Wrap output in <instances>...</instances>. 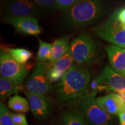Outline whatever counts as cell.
Wrapping results in <instances>:
<instances>
[{
  "label": "cell",
  "instance_id": "cell-9",
  "mask_svg": "<svg viewBox=\"0 0 125 125\" xmlns=\"http://www.w3.org/2000/svg\"><path fill=\"white\" fill-rule=\"evenodd\" d=\"M4 10L7 16L36 19L41 15L43 10L32 0H5Z\"/></svg>",
  "mask_w": 125,
  "mask_h": 125
},
{
  "label": "cell",
  "instance_id": "cell-23",
  "mask_svg": "<svg viewBox=\"0 0 125 125\" xmlns=\"http://www.w3.org/2000/svg\"><path fill=\"white\" fill-rule=\"evenodd\" d=\"M81 0H56L57 9L64 12Z\"/></svg>",
  "mask_w": 125,
  "mask_h": 125
},
{
  "label": "cell",
  "instance_id": "cell-24",
  "mask_svg": "<svg viewBox=\"0 0 125 125\" xmlns=\"http://www.w3.org/2000/svg\"><path fill=\"white\" fill-rule=\"evenodd\" d=\"M10 116L16 125H28L26 116L23 114L11 113Z\"/></svg>",
  "mask_w": 125,
  "mask_h": 125
},
{
  "label": "cell",
  "instance_id": "cell-20",
  "mask_svg": "<svg viewBox=\"0 0 125 125\" xmlns=\"http://www.w3.org/2000/svg\"><path fill=\"white\" fill-rule=\"evenodd\" d=\"M62 121L64 125H87L81 112L78 110L65 113Z\"/></svg>",
  "mask_w": 125,
  "mask_h": 125
},
{
  "label": "cell",
  "instance_id": "cell-26",
  "mask_svg": "<svg viewBox=\"0 0 125 125\" xmlns=\"http://www.w3.org/2000/svg\"><path fill=\"white\" fill-rule=\"evenodd\" d=\"M119 117L121 125H125V111L122 112L119 115Z\"/></svg>",
  "mask_w": 125,
  "mask_h": 125
},
{
  "label": "cell",
  "instance_id": "cell-21",
  "mask_svg": "<svg viewBox=\"0 0 125 125\" xmlns=\"http://www.w3.org/2000/svg\"><path fill=\"white\" fill-rule=\"evenodd\" d=\"M10 114L4 103H0V125H16L12 121Z\"/></svg>",
  "mask_w": 125,
  "mask_h": 125
},
{
  "label": "cell",
  "instance_id": "cell-4",
  "mask_svg": "<svg viewBox=\"0 0 125 125\" xmlns=\"http://www.w3.org/2000/svg\"><path fill=\"white\" fill-rule=\"evenodd\" d=\"M97 92L93 91L82 98L80 112L87 125H110L112 116L106 113L96 103Z\"/></svg>",
  "mask_w": 125,
  "mask_h": 125
},
{
  "label": "cell",
  "instance_id": "cell-18",
  "mask_svg": "<svg viewBox=\"0 0 125 125\" xmlns=\"http://www.w3.org/2000/svg\"><path fill=\"white\" fill-rule=\"evenodd\" d=\"M53 43L39 40V48L37 55V63H45L49 62L52 57Z\"/></svg>",
  "mask_w": 125,
  "mask_h": 125
},
{
  "label": "cell",
  "instance_id": "cell-16",
  "mask_svg": "<svg viewBox=\"0 0 125 125\" xmlns=\"http://www.w3.org/2000/svg\"><path fill=\"white\" fill-rule=\"evenodd\" d=\"M20 85H16L11 81L1 76V78H0V97L1 99H5L10 95L18 93L21 90Z\"/></svg>",
  "mask_w": 125,
  "mask_h": 125
},
{
  "label": "cell",
  "instance_id": "cell-22",
  "mask_svg": "<svg viewBox=\"0 0 125 125\" xmlns=\"http://www.w3.org/2000/svg\"><path fill=\"white\" fill-rule=\"evenodd\" d=\"M43 10L54 12L57 9L56 0H32Z\"/></svg>",
  "mask_w": 125,
  "mask_h": 125
},
{
  "label": "cell",
  "instance_id": "cell-6",
  "mask_svg": "<svg viewBox=\"0 0 125 125\" xmlns=\"http://www.w3.org/2000/svg\"><path fill=\"white\" fill-rule=\"evenodd\" d=\"M93 30L103 40L125 49V26L118 21L115 12L105 22L94 27Z\"/></svg>",
  "mask_w": 125,
  "mask_h": 125
},
{
  "label": "cell",
  "instance_id": "cell-1",
  "mask_svg": "<svg viewBox=\"0 0 125 125\" xmlns=\"http://www.w3.org/2000/svg\"><path fill=\"white\" fill-rule=\"evenodd\" d=\"M91 73L86 66L73 65L56 85V94L59 99L68 101L86 95Z\"/></svg>",
  "mask_w": 125,
  "mask_h": 125
},
{
  "label": "cell",
  "instance_id": "cell-19",
  "mask_svg": "<svg viewBox=\"0 0 125 125\" xmlns=\"http://www.w3.org/2000/svg\"><path fill=\"white\" fill-rule=\"evenodd\" d=\"M7 53H9L17 62L24 65L31 57L32 53L29 50L24 48H9Z\"/></svg>",
  "mask_w": 125,
  "mask_h": 125
},
{
  "label": "cell",
  "instance_id": "cell-8",
  "mask_svg": "<svg viewBox=\"0 0 125 125\" xmlns=\"http://www.w3.org/2000/svg\"><path fill=\"white\" fill-rule=\"evenodd\" d=\"M48 64L37 63L26 83L27 91L31 93L46 94L52 89V83L48 76Z\"/></svg>",
  "mask_w": 125,
  "mask_h": 125
},
{
  "label": "cell",
  "instance_id": "cell-3",
  "mask_svg": "<svg viewBox=\"0 0 125 125\" xmlns=\"http://www.w3.org/2000/svg\"><path fill=\"white\" fill-rule=\"evenodd\" d=\"M70 51L74 62L78 65H91L97 60L98 49L93 37L87 33H83L70 43Z\"/></svg>",
  "mask_w": 125,
  "mask_h": 125
},
{
  "label": "cell",
  "instance_id": "cell-25",
  "mask_svg": "<svg viewBox=\"0 0 125 125\" xmlns=\"http://www.w3.org/2000/svg\"><path fill=\"white\" fill-rule=\"evenodd\" d=\"M115 13L118 21L125 26V8L115 12Z\"/></svg>",
  "mask_w": 125,
  "mask_h": 125
},
{
  "label": "cell",
  "instance_id": "cell-15",
  "mask_svg": "<svg viewBox=\"0 0 125 125\" xmlns=\"http://www.w3.org/2000/svg\"><path fill=\"white\" fill-rule=\"evenodd\" d=\"M70 49L69 37H62L55 40L53 43L52 57L48 62V65L63 56Z\"/></svg>",
  "mask_w": 125,
  "mask_h": 125
},
{
  "label": "cell",
  "instance_id": "cell-12",
  "mask_svg": "<svg viewBox=\"0 0 125 125\" xmlns=\"http://www.w3.org/2000/svg\"><path fill=\"white\" fill-rule=\"evenodd\" d=\"M5 21L13 26L16 30L26 35L37 36L42 32L41 28L36 18L7 16Z\"/></svg>",
  "mask_w": 125,
  "mask_h": 125
},
{
  "label": "cell",
  "instance_id": "cell-13",
  "mask_svg": "<svg viewBox=\"0 0 125 125\" xmlns=\"http://www.w3.org/2000/svg\"><path fill=\"white\" fill-rule=\"evenodd\" d=\"M97 104L111 115H119L125 111V100L116 93H110L96 99Z\"/></svg>",
  "mask_w": 125,
  "mask_h": 125
},
{
  "label": "cell",
  "instance_id": "cell-7",
  "mask_svg": "<svg viewBox=\"0 0 125 125\" xmlns=\"http://www.w3.org/2000/svg\"><path fill=\"white\" fill-rule=\"evenodd\" d=\"M0 73L1 76L20 85L27 76L28 70L26 65L18 62L9 53L1 52Z\"/></svg>",
  "mask_w": 125,
  "mask_h": 125
},
{
  "label": "cell",
  "instance_id": "cell-27",
  "mask_svg": "<svg viewBox=\"0 0 125 125\" xmlns=\"http://www.w3.org/2000/svg\"><path fill=\"white\" fill-rule=\"evenodd\" d=\"M51 125H64L62 120H53L51 122Z\"/></svg>",
  "mask_w": 125,
  "mask_h": 125
},
{
  "label": "cell",
  "instance_id": "cell-10",
  "mask_svg": "<svg viewBox=\"0 0 125 125\" xmlns=\"http://www.w3.org/2000/svg\"><path fill=\"white\" fill-rule=\"evenodd\" d=\"M25 94L29 102L31 112L36 118L43 120L49 116L53 109V103L49 96L28 91Z\"/></svg>",
  "mask_w": 125,
  "mask_h": 125
},
{
  "label": "cell",
  "instance_id": "cell-14",
  "mask_svg": "<svg viewBox=\"0 0 125 125\" xmlns=\"http://www.w3.org/2000/svg\"><path fill=\"white\" fill-rule=\"evenodd\" d=\"M105 51L112 69L125 77V49L109 45L105 46Z\"/></svg>",
  "mask_w": 125,
  "mask_h": 125
},
{
  "label": "cell",
  "instance_id": "cell-11",
  "mask_svg": "<svg viewBox=\"0 0 125 125\" xmlns=\"http://www.w3.org/2000/svg\"><path fill=\"white\" fill-rule=\"evenodd\" d=\"M74 62L70 49L63 56L48 65V76L51 82H60Z\"/></svg>",
  "mask_w": 125,
  "mask_h": 125
},
{
  "label": "cell",
  "instance_id": "cell-2",
  "mask_svg": "<svg viewBox=\"0 0 125 125\" xmlns=\"http://www.w3.org/2000/svg\"><path fill=\"white\" fill-rule=\"evenodd\" d=\"M101 0H81L64 12V23L72 27H81L94 23L103 13Z\"/></svg>",
  "mask_w": 125,
  "mask_h": 125
},
{
  "label": "cell",
  "instance_id": "cell-17",
  "mask_svg": "<svg viewBox=\"0 0 125 125\" xmlns=\"http://www.w3.org/2000/svg\"><path fill=\"white\" fill-rule=\"evenodd\" d=\"M8 107L12 110L19 113H26L30 108L29 101L18 95L10 98L8 101Z\"/></svg>",
  "mask_w": 125,
  "mask_h": 125
},
{
  "label": "cell",
  "instance_id": "cell-5",
  "mask_svg": "<svg viewBox=\"0 0 125 125\" xmlns=\"http://www.w3.org/2000/svg\"><path fill=\"white\" fill-rule=\"evenodd\" d=\"M93 91L105 90L121 96L125 100V77L108 66L104 67L101 74L90 83Z\"/></svg>",
  "mask_w": 125,
  "mask_h": 125
}]
</instances>
